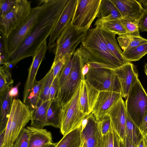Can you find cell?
Segmentation results:
<instances>
[{"label":"cell","mask_w":147,"mask_h":147,"mask_svg":"<svg viewBox=\"0 0 147 147\" xmlns=\"http://www.w3.org/2000/svg\"><path fill=\"white\" fill-rule=\"evenodd\" d=\"M29 136L28 147H40L47 144L52 143L51 133L46 129L32 126H27Z\"/></svg>","instance_id":"19"},{"label":"cell","mask_w":147,"mask_h":147,"mask_svg":"<svg viewBox=\"0 0 147 147\" xmlns=\"http://www.w3.org/2000/svg\"><path fill=\"white\" fill-rule=\"evenodd\" d=\"M120 12L122 18L130 17L140 19L144 8L136 0H110Z\"/></svg>","instance_id":"18"},{"label":"cell","mask_w":147,"mask_h":147,"mask_svg":"<svg viewBox=\"0 0 147 147\" xmlns=\"http://www.w3.org/2000/svg\"><path fill=\"white\" fill-rule=\"evenodd\" d=\"M147 43V39L141 36H134L126 49L123 51H125L137 46Z\"/></svg>","instance_id":"43"},{"label":"cell","mask_w":147,"mask_h":147,"mask_svg":"<svg viewBox=\"0 0 147 147\" xmlns=\"http://www.w3.org/2000/svg\"><path fill=\"white\" fill-rule=\"evenodd\" d=\"M136 147H147V142L145 138L143 137L137 143Z\"/></svg>","instance_id":"48"},{"label":"cell","mask_w":147,"mask_h":147,"mask_svg":"<svg viewBox=\"0 0 147 147\" xmlns=\"http://www.w3.org/2000/svg\"><path fill=\"white\" fill-rule=\"evenodd\" d=\"M139 129L143 137L145 138L147 135V111L145 114Z\"/></svg>","instance_id":"44"},{"label":"cell","mask_w":147,"mask_h":147,"mask_svg":"<svg viewBox=\"0 0 147 147\" xmlns=\"http://www.w3.org/2000/svg\"><path fill=\"white\" fill-rule=\"evenodd\" d=\"M57 143H51L47 147H55Z\"/></svg>","instance_id":"53"},{"label":"cell","mask_w":147,"mask_h":147,"mask_svg":"<svg viewBox=\"0 0 147 147\" xmlns=\"http://www.w3.org/2000/svg\"><path fill=\"white\" fill-rule=\"evenodd\" d=\"M145 138L146 139V142H147V135L146 136V138Z\"/></svg>","instance_id":"57"},{"label":"cell","mask_w":147,"mask_h":147,"mask_svg":"<svg viewBox=\"0 0 147 147\" xmlns=\"http://www.w3.org/2000/svg\"><path fill=\"white\" fill-rule=\"evenodd\" d=\"M29 136L26 128L22 130L12 145V147H28Z\"/></svg>","instance_id":"39"},{"label":"cell","mask_w":147,"mask_h":147,"mask_svg":"<svg viewBox=\"0 0 147 147\" xmlns=\"http://www.w3.org/2000/svg\"><path fill=\"white\" fill-rule=\"evenodd\" d=\"M87 116L82 121V125L81 126V131H82L83 129L85 128L88 122V119L87 117Z\"/></svg>","instance_id":"51"},{"label":"cell","mask_w":147,"mask_h":147,"mask_svg":"<svg viewBox=\"0 0 147 147\" xmlns=\"http://www.w3.org/2000/svg\"><path fill=\"white\" fill-rule=\"evenodd\" d=\"M144 72L147 77V63H146L144 66Z\"/></svg>","instance_id":"55"},{"label":"cell","mask_w":147,"mask_h":147,"mask_svg":"<svg viewBox=\"0 0 147 147\" xmlns=\"http://www.w3.org/2000/svg\"><path fill=\"white\" fill-rule=\"evenodd\" d=\"M125 136L129 138L136 146L143 137L139 129L127 113L125 127Z\"/></svg>","instance_id":"30"},{"label":"cell","mask_w":147,"mask_h":147,"mask_svg":"<svg viewBox=\"0 0 147 147\" xmlns=\"http://www.w3.org/2000/svg\"><path fill=\"white\" fill-rule=\"evenodd\" d=\"M76 50L90 68L114 69L123 65L110 52L100 29L97 27L88 30Z\"/></svg>","instance_id":"2"},{"label":"cell","mask_w":147,"mask_h":147,"mask_svg":"<svg viewBox=\"0 0 147 147\" xmlns=\"http://www.w3.org/2000/svg\"><path fill=\"white\" fill-rule=\"evenodd\" d=\"M138 1L145 8H147V0H139Z\"/></svg>","instance_id":"52"},{"label":"cell","mask_w":147,"mask_h":147,"mask_svg":"<svg viewBox=\"0 0 147 147\" xmlns=\"http://www.w3.org/2000/svg\"><path fill=\"white\" fill-rule=\"evenodd\" d=\"M83 144L81 147H87L84 141L83 142Z\"/></svg>","instance_id":"56"},{"label":"cell","mask_w":147,"mask_h":147,"mask_svg":"<svg viewBox=\"0 0 147 147\" xmlns=\"http://www.w3.org/2000/svg\"><path fill=\"white\" fill-rule=\"evenodd\" d=\"M113 134L114 147H119V138L116 133L114 130H113Z\"/></svg>","instance_id":"47"},{"label":"cell","mask_w":147,"mask_h":147,"mask_svg":"<svg viewBox=\"0 0 147 147\" xmlns=\"http://www.w3.org/2000/svg\"><path fill=\"white\" fill-rule=\"evenodd\" d=\"M140 19L130 17H126L121 19L128 35L139 37V22Z\"/></svg>","instance_id":"32"},{"label":"cell","mask_w":147,"mask_h":147,"mask_svg":"<svg viewBox=\"0 0 147 147\" xmlns=\"http://www.w3.org/2000/svg\"><path fill=\"white\" fill-rule=\"evenodd\" d=\"M121 93L110 91H99L92 113L96 121L122 98Z\"/></svg>","instance_id":"16"},{"label":"cell","mask_w":147,"mask_h":147,"mask_svg":"<svg viewBox=\"0 0 147 147\" xmlns=\"http://www.w3.org/2000/svg\"><path fill=\"white\" fill-rule=\"evenodd\" d=\"M12 147V146H9V147Z\"/></svg>","instance_id":"58"},{"label":"cell","mask_w":147,"mask_h":147,"mask_svg":"<svg viewBox=\"0 0 147 147\" xmlns=\"http://www.w3.org/2000/svg\"><path fill=\"white\" fill-rule=\"evenodd\" d=\"M32 112L28 105L19 99L13 100L5 130L3 147L12 146L25 126L31 120Z\"/></svg>","instance_id":"3"},{"label":"cell","mask_w":147,"mask_h":147,"mask_svg":"<svg viewBox=\"0 0 147 147\" xmlns=\"http://www.w3.org/2000/svg\"><path fill=\"white\" fill-rule=\"evenodd\" d=\"M97 17V20L100 21L122 18L120 12L110 0H101Z\"/></svg>","instance_id":"23"},{"label":"cell","mask_w":147,"mask_h":147,"mask_svg":"<svg viewBox=\"0 0 147 147\" xmlns=\"http://www.w3.org/2000/svg\"><path fill=\"white\" fill-rule=\"evenodd\" d=\"M84 64V58L76 50L73 55L70 72L63 86L58 90L57 98L62 106L71 99L82 80L84 79L81 72Z\"/></svg>","instance_id":"6"},{"label":"cell","mask_w":147,"mask_h":147,"mask_svg":"<svg viewBox=\"0 0 147 147\" xmlns=\"http://www.w3.org/2000/svg\"><path fill=\"white\" fill-rule=\"evenodd\" d=\"M99 92L84 79L82 80L80 86L78 106L80 111L83 114L88 115L92 113Z\"/></svg>","instance_id":"17"},{"label":"cell","mask_w":147,"mask_h":147,"mask_svg":"<svg viewBox=\"0 0 147 147\" xmlns=\"http://www.w3.org/2000/svg\"><path fill=\"white\" fill-rule=\"evenodd\" d=\"M94 25L99 28L113 32L118 35H128L122 24L121 19H115L106 21L97 20Z\"/></svg>","instance_id":"26"},{"label":"cell","mask_w":147,"mask_h":147,"mask_svg":"<svg viewBox=\"0 0 147 147\" xmlns=\"http://www.w3.org/2000/svg\"><path fill=\"white\" fill-rule=\"evenodd\" d=\"M100 29L110 52L123 64L127 63V61L123 56V51L117 44L115 38L116 34L110 31Z\"/></svg>","instance_id":"24"},{"label":"cell","mask_w":147,"mask_h":147,"mask_svg":"<svg viewBox=\"0 0 147 147\" xmlns=\"http://www.w3.org/2000/svg\"><path fill=\"white\" fill-rule=\"evenodd\" d=\"M80 86L71 99L62 106L60 129L63 136L80 127L82 121L87 115L82 113L79 109Z\"/></svg>","instance_id":"8"},{"label":"cell","mask_w":147,"mask_h":147,"mask_svg":"<svg viewBox=\"0 0 147 147\" xmlns=\"http://www.w3.org/2000/svg\"><path fill=\"white\" fill-rule=\"evenodd\" d=\"M12 86H9L0 97V133L5 131L10 114L13 100L9 91Z\"/></svg>","instance_id":"22"},{"label":"cell","mask_w":147,"mask_h":147,"mask_svg":"<svg viewBox=\"0 0 147 147\" xmlns=\"http://www.w3.org/2000/svg\"><path fill=\"white\" fill-rule=\"evenodd\" d=\"M78 0H69L64 7L50 36L48 49H53L55 42L67 25L71 22L76 8Z\"/></svg>","instance_id":"13"},{"label":"cell","mask_w":147,"mask_h":147,"mask_svg":"<svg viewBox=\"0 0 147 147\" xmlns=\"http://www.w3.org/2000/svg\"><path fill=\"white\" fill-rule=\"evenodd\" d=\"M96 121L98 129L102 135H107L113 129L111 119L108 115H105Z\"/></svg>","instance_id":"37"},{"label":"cell","mask_w":147,"mask_h":147,"mask_svg":"<svg viewBox=\"0 0 147 147\" xmlns=\"http://www.w3.org/2000/svg\"><path fill=\"white\" fill-rule=\"evenodd\" d=\"M74 54L69 58L59 73L58 76V90L63 86L70 72Z\"/></svg>","instance_id":"35"},{"label":"cell","mask_w":147,"mask_h":147,"mask_svg":"<svg viewBox=\"0 0 147 147\" xmlns=\"http://www.w3.org/2000/svg\"><path fill=\"white\" fill-rule=\"evenodd\" d=\"M89 69V66L87 63L85 64L82 68V74L84 79L85 76L88 73Z\"/></svg>","instance_id":"49"},{"label":"cell","mask_w":147,"mask_h":147,"mask_svg":"<svg viewBox=\"0 0 147 147\" xmlns=\"http://www.w3.org/2000/svg\"><path fill=\"white\" fill-rule=\"evenodd\" d=\"M31 1L18 0L13 8L4 16L0 17V32L8 38L10 34L23 23L30 14Z\"/></svg>","instance_id":"9"},{"label":"cell","mask_w":147,"mask_h":147,"mask_svg":"<svg viewBox=\"0 0 147 147\" xmlns=\"http://www.w3.org/2000/svg\"><path fill=\"white\" fill-rule=\"evenodd\" d=\"M58 92V76L53 80L50 90V99L52 100L57 98Z\"/></svg>","instance_id":"42"},{"label":"cell","mask_w":147,"mask_h":147,"mask_svg":"<svg viewBox=\"0 0 147 147\" xmlns=\"http://www.w3.org/2000/svg\"><path fill=\"white\" fill-rule=\"evenodd\" d=\"M46 78L45 76L40 81L36 80L29 94L26 104L28 105L32 113L36 108L40 99L41 90Z\"/></svg>","instance_id":"28"},{"label":"cell","mask_w":147,"mask_h":147,"mask_svg":"<svg viewBox=\"0 0 147 147\" xmlns=\"http://www.w3.org/2000/svg\"><path fill=\"white\" fill-rule=\"evenodd\" d=\"M18 86H16L14 87L12 86L9 91V95L13 98L17 96L18 94Z\"/></svg>","instance_id":"46"},{"label":"cell","mask_w":147,"mask_h":147,"mask_svg":"<svg viewBox=\"0 0 147 147\" xmlns=\"http://www.w3.org/2000/svg\"><path fill=\"white\" fill-rule=\"evenodd\" d=\"M71 55L65 56L56 63H53L51 67L53 68V71L54 79L56 76H59V73Z\"/></svg>","instance_id":"40"},{"label":"cell","mask_w":147,"mask_h":147,"mask_svg":"<svg viewBox=\"0 0 147 147\" xmlns=\"http://www.w3.org/2000/svg\"><path fill=\"white\" fill-rule=\"evenodd\" d=\"M44 0H40L37 6L32 9L28 17L8 38L10 54L19 46L37 21L43 10Z\"/></svg>","instance_id":"10"},{"label":"cell","mask_w":147,"mask_h":147,"mask_svg":"<svg viewBox=\"0 0 147 147\" xmlns=\"http://www.w3.org/2000/svg\"><path fill=\"white\" fill-rule=\"evenodd\" d=\"M119 147H125L123 142L119 138Z\"/></svg>","instance_id":"54"},{"label":"cell","mask_w":147,"mask_h":147,"mask_svg":"<svg viewBox=\"0 0 147 147\" xmlns=\"http://www.w3.org/2000/svg\"><path fill=\"white\" fill-rule=\"evenodd\" d=\"M125 103L127 113L139 129L147 111V94L139 79L130 89Z\"/></svg>","instance_id":"5"},{"label":"cell","mask_w":147,"mask_h":147,"mask_svg":"<svg viewBox=\"0 0 147 147\" xmlns=\"http://www.w3.org/2000/svg\"><path fill=\"white\" fill-rule=\"evenodd\" d=\"M101 0H78L71 23L77 27L88 30L97 17Z\"/></svg>","instance_id":"11"},{"label":"cell","mask_w":147,"mask_h":147,"mask_svg":"<svg viewBox=\"0 0 147 147\" xmlns=\"http://www.w3.org/2000/svg\"><path fill=\"white\" fill-rule=\"evenodd\" d=\"M69 0H44L42 11L21 43L10 54L7 64L10 69L20 61L33 57L50 35Z\"/></svg>","instance_id":"1"},{"label":"cell","mask_w":147,"mask_h":147,"mask_svg":"<svg viewBox=\"0 0 147 147\" xmlns=\"http://www.w3.org/2000/svg\"><path fill=\"white\" fill-rule=\"evenodd\" d=\"M18 0H0V17L10 12L16 4Z\"/></svg>","instance_id":"38"},{"label":"cell","mask_w":147,"mask_h":147,"mask_svg":"<svg viewBox=\"0 0 147 147\" xmlns=\"http://www.w3.org/2000/svg\"><path fill=\"white\" fill-rule=\"evenodd\" d=\"M84 79L98 91H110L121 93V85L114 69L89 67Z\"/></svg>","instance_id":"7"},{"label":"cell","mask_w":147,"mask_h":147,"mask_svg":"<svg viewBox=\"0 0 147 147\" xmlns=\"http://www.w3.org/2000/svg\"><path fill=\"white\" fill-rule=\"evenodd\" d=\"M52 100L42 102L40 99L33 111L32 113L30 125L33 127L42 129L47 124V110Z\"/></svg>","instance_id":"21"},{"label":"cell","mask_w":147,"mask_h":147,"mask_svg":"<svg viewBox=\"0 0 147 147\" xmlns=\"http://www.w3.org/2000/svg\"><path fill=\"white\" fill-rule=\"evenodd\" d=\"M48 49L47 40H46L33 57L32 61L28 69V76L23 92L22 102L24 104H26L29 94L36 80L35 78L37 71L41 62L45 58L46 52Z\"/></svg>","instance_id":"15"},{"label":"cell","mask_w":147,"mask_h":147,"mask_svg":"<svg viewBox=\"0 0 147 147\" xmlns=\"http://www.w3.org/2000/svg\"><path fill=\"white\" fill-rule=\"evenodd\" d=\"M88 30L69 23L55 44L53 51L55 57L53 63H56L65 56L74 54L76 47L85 38Z\"/></svg>","instance_id":"4"},{"label":"cell","mask_w":147,"mask_h":147,"mask_svg":"<svg viewBox=\"0 0 147 147\" xmlns=\"http://www.w3.org/2000/svg\"><path fill=\"white\" fill-rule=\"evenodd\" d=\"M123 143L125 147H136V146L128 137L125 136Z\"/></svg>","instance_id":"45"},{"label":"cell","mask_w":147,"mask_h":147,"mask_svg":"<svg viewBox=\"0 0 147 147\" xmlns=\"http://www.w3.org/2000/svg\"><path fill=\"white\" fill-rule=\"evenodd\" d=\"M45 76V80L41 90L40 96V99L43 102L50 100V88L54 80L53 71L52 68H51Z\"/></svg>","instance_id":"33"},{"label":"cell","mask_w":147,"mask_h":147,"mask_svg":"<svg viewBox=\"0 0 147 147\" xmlns=\"http://www.w3.org/2000/svg\"><path fill=\"white\" fill-rule=\"evenodd\" d=\"M96 147H114L113 129L107 135L103 136L98 128Z\"/></svg>","instance_id":"36"},{"label":"cell","mask_w":147,"mask_h":147,"mask_svg":"<svg viewBox=\"0 0 147 147\" xmlns=\"http://www.w3.org/2000/svg\"><path fill=\"white\" fill-rule=\"evenodd\" d=\"M82 144L81 127L63 136L55 147H81Z\"/></svg>","instance_id":"27"},{"label":"cell","mask_w":147,"mask_h":147,"mask_svg":"<svg viewBox=\"0 0 147 147\" xmlns=\"http://www.w3.org/2000/svg\"><path fill=\"white\" fill-rule=\"evenodd\" d=\"M138 26L141 31L147 32V8H144L139 20Z\"/></svg>","instance_id":"41"},{"label":"cell","mask_w":147,"mask_h":147,"mask_svg":"<svg viewBox=\"0 0 147 147\" xmlns=\"http://www.w3.org/2000/svg\"><path fill=\"white\" fill-rule=\"evenodd\" d=\"M87 124L81 131L82 143L84 141L87 147H96L98 131L97 122L92 113L87 115Z\"/></svg>","instance_id":"20"},{"label":"cell","mask_w":147,"mask_h":147,"mask_svg":"<svg viewBox=\"0 0 147 147\" xmlns=\"http://www.w3.org/2000/svg\"><path fill=\"white\" fill-rule=\"evenodd\" d=\"M13 82L11 73V69L3 65L0 68V97L4 94L6 90Z\"/></svg>","instance_id":"31"},{"label":"cell","mask_w":147,"mask_h":147,"mask_svg":"<svg viewBox=\"0 0 147 147\" xmlns=\"http://www.w3.org/2000/svg\"><path fill=\"white\" fill-rule=\"evenodd\" d=\"M5 131L0 133V147H3L4 145Z\"/></svg>","instance_id":"50"},{"label":"cell","mask_w":147,"mask_h":147,"mask_svg":"<svg viewBox=\"0 0 147 147\" xmlns=\"http://www.w3.org/2000/svg\"><path fill=\"white\" fill-rule=\"evenodd\" d=\"M110 117L113 129L123 142L125 136L127 113L125 102L122 97L106 113Z\"/></svg>","instance_id":"12"},{"label":"cell","mask_w":147,"mask_h":147,"mask_svg":"<svg viewBox=\"0 0 147 147\" xmlns=\"http://www.w3.org/2000/svg\"><path fill=\"white\" fill-rule=\"evenodd\" d=\"M0 65H4L7 62L9 57L10 53L8 39L3 34L0 32Z\"/></svg>","instance_id":"34"},{"label":"cell","mask_w":147,"mask_h":147,"mask_svg":"<svg viewBox=\"0 0 147 147\" xmlns=\"http://www.w3.org/2000/svg\"><path fill=\"white\" fill-rule=\"evenodd\" d=\"M114 70L121 85L122 97L126 99L130 89L138 79L137 70L132 63L127 62Z\"/></svg>","instance_id":"14"},{"label":"cell","mask_w":147,"mask_h":147,"mask_svg":"<svg viewBox=\"0 0 147 147\" xmlns=\"http://www.w3.org/2000/svg\"><path fill=\"white\" fill-rule=\"evenodd\" d=\"M62 108V106L57 98L52 100L47 112V126L60 129Z\"/></svg>","instance_id":"25"},{"label":"cell","mask_w":147,"mask_h":147,"mask_svg":"<svg viewBox=\"0 0 147 147\" xmlns=\"http://www.w3.org/2000/svg\"><path fill=\"white\" fill-rule=\"evenodd\" d=\"M147 54V43L142 45L123 51V56L127 62L139 60Z\"/></svg>","instance_id":"29"}]
</instances>
